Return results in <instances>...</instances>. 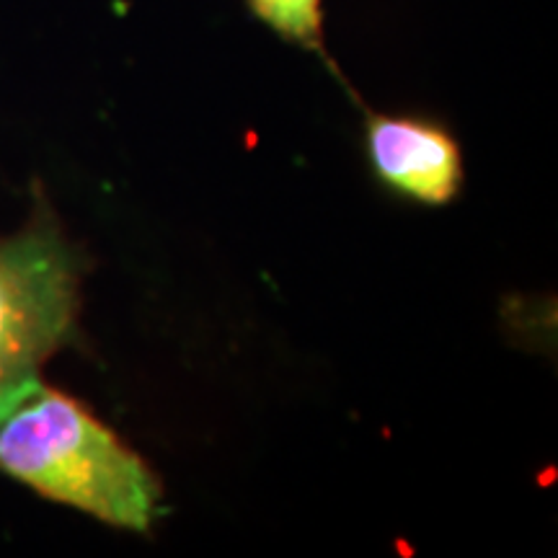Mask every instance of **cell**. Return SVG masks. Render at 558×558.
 Returning <instances> with one entry per match:
<instances>
[{
    "label": "cell",
    "mask_w": 558,
    "mask_h": 558,
    "mask_svg": "<svg viewBox=\"0 0 558 558\" xmlns=\"http://www.w3.org/2000/svg\"><path fill=\"white\" fill-rule=\"evenodd\" d=\"M81 271L41 199L29 226L0 239V411L39 383L45 362L73 339Z\"/></svg>",
    "instance_id": "obj_2"
},
{
    "label": "cell",
    "mask_w": 558,
    "mask_h": 558,
    "mask_svg": "<svg viewBox=\"0 0 558 558\" xmlns=\"http://www.w3.org/2000/svg\"><path fill=\"white\" fill-rule=\"evenodd\" d=\"M251 13L279 37L324 52V0H246Z\"/></svg>",
    "instance_id": "obj_4"
},
{
    "label": "cell",
    "mask_w": 558,
    "mask_h": 558,
    "mask_svg": "<svg viewBox=\"0 0 558 558\" xmlns=\"http://www.w3.org/2000/svg\"><path fill=\"white\" fill-rule=\"evenodd\" d=\"M367 156L388 190L422 205L442 207L463 186V153L442 124L422 117L369 114Z\"/></svg>",
    "instance_id": "obj_3"
},
{
    "label": "cell",
    "mask_w": 558,
    "mask_h": 558,
    "mask_svg": "<svg viewBox=\"0 0 558 558\" xmlns=\"http://www.w3.org/2000/svg\"><path fill=\"white\" fill-rule=\"evenodd\" d=\"M0 471L111 527L148 533L160 481L81 401L34 383L0 411Z\"/></svg>",
    "instance_id": "obj_1"
}]
</instances>
